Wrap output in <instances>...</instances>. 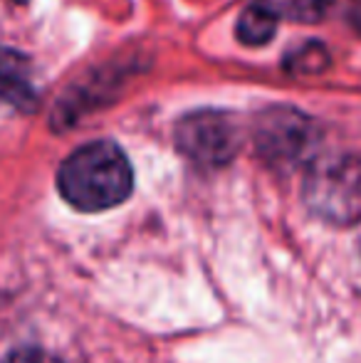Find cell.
Here are the masks:
<instances>
[{
  "mask_svg": "<svg viewBox=\"0 0 361 363\" xmlns=\"http://www.w3.org/2000/svg\"><path fill=\"white\" fill-rule=\"evenodd\" d=\"M60 196L82 213H99L121 206L134 191V171L111 141H91L62 161L57 171Z\"/></svg>",
  "mask_w": 361,
  "mask_h": 363,
  "instance_id": "cell-1",
  "label": "cell"
},
{
  "mask_svg": "<svg viewBox=\"0 0 361 363\" xmlns=\"http://www.w3.org/2000/svg\"><path fill=\"white\" fill-rule=\"evenodd\" d=\"M302 198L314 216L332 225L361 223V158L352 153L314 158Z\"/></svg>",
  "mask_w": 361,
  "mask_h": 363,
  "instance_id": "cell-2",
  "label": "cell"
},
{
  "mask_svg": "<svg viewBox=\"0 0 361 363\" xmlns=\"http://www.w3.org/2000/svg\"><path fill=\"white\" fill-rule=\"evenodd\" d=\"M252 139L262 161L279 171H292L312 158L319 129L307 114L294 106H270L255 119Z\"/></svg>",
  "mask_w": 361,
  "mask_h": 363,
  "instance_id": "cell-3",
  "label": "cell"
},
{
  "mask_svg": "<svg viewBox=\"0 0 361 363\" xmlns=\"http://www.w3.org/2000/svg\"><path fill=\"white\" fill-rule=\"evenodd\" d=\"M176 148L196 166L221 168L235 158L240 129L228 111H193L176 124Z\"/></svg>",
  "mask_w": 361,
  "mask_h": 363,
  "instance_id": "cell-4",
  "label": "cell"
},
{
  "mask_svg": "<svg viewBox=\"0 0 361 363\" xmlns=\"http://www.w3.org/2000/svg\"><path fill=\"white\" fill-rule=\"evenodd\" d=\"M35 101L38 96L33 89L28 57L0 45V104L15 106L18 111H33Z\"/></svg>",
  "mask_w": 361,
  "mask_h": 363,
  "instance_id": "cell-5",
  "label": "cell"
},
{
  "mask_svg": "<svg viewBox=\"0 0 361 363\" xmlns=\"http://www.w3.org/2000/svg\"><path fill=\"white\" fill-rule=\"evenodd\" d=\"M235 33L243 45H250V48L267 45L274 38V33H277V18H274L265 5L252 3L243 10Z\"/></svg>",
  "mask_w": 361,
  "mask_h": 363,
  "instance_id": "cell-6",
  "label": "cell"
},
{
  "mask_svg": "<svg viewBox=\"0 0 361 363\" xmlns=\"http://www.w3.org/2000/svg\"><path fill=\"white\" fill-rule=\"evenodd\" d=\"M257 3L265 5L277 20L312 25L324 18L329 0H257Z\"/></svg>",
  "mask_w": 361,
  "mask_h": 363,
  "instance_id": "cell-7",
  "label": "cell"
},
{
  "mask_svg": "<svg viewBox=\"0 0 361 363\" xmlns=\"http://www.w3.org/2000/svg\"><path fill=\"white\" fill-rule=\"evenodd\" d=\"M327 62L329 55L324 50V45L317 43V40H309L307 45H302V48H297L294 52L287 55L284 67L292 69L294 74H317L327 67Z\"/></svg>",
  "mask_w": 361,
  "mask_h": 363,
  "instance_id": "cell-8",
  "label": "cell"
},
{
  "mask_svg": "<svg viewBox=\"0 0 361 363\" xmlns=\"http://www.w3.org/2000/svg\"><path fill=\"white\" fill-rule=\"evenodd\" d=\"M3 363H62L55 354L45 349H38V346H25V349H15L5 356Z\"/></svg>",
  "mask_w": 361,
  "mask_h": 363,
  "instance_id": "cell-9",
  "label": "cell"
},
{
  "mask_svg": "<svg viewBox=\"0 0 361 363\" xmlns=\"http://www.w3.org/2000/svg\"><path fill=\"white\" fill-rule=\"evenodd\" d=\"M352 23L361 30V0H354L352 5Z\"/></svg>",
  "mask_w": 361,
  "mask_h": 363,
  "instance_id": "cell-10",
  "label": "cell"
}]
</instances>
